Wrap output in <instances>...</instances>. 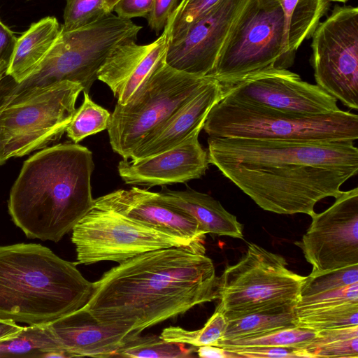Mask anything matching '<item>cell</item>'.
Returning <instances> with one entry per match:
<instances>
[{"instance_id":"obj_20","label":"cell","mask_w":358,"mask_h":358,"mask_svg":"<svg viewBox=\"0 0 358 358\" xmlns=\"http://www.w3.org/2000/svg\"><path fill=\"white\" fill-rule=\"evenodd\" d=\"M49 324L69 357H115L129 337L141 334L129 327L101 323L83 308Z\"/></svg>"},{"instance_id":"obj_33","label":"cell","mask_w":358,"mask_h":358,"mask_svg":"<svg viewBox=\"0 0 358 358\" xmlns=\"http://www.w3.org/2000/svg\"><path fill=\"white\" fill-rule=\"evenodd\" d=\"M356 282H358V264L321 274H309L306 276L301 285L299 297L337 289Z\"/></svg>"},{"instance_id":"obj_16","label":"cell","mask_w":358,"mask_h":358,"mask_svg":"<svg viewBox=\"0 0 358 358\" xmlns=\"http://www.w3.org/2000/svg\"><path fill=\"white\" fill-rule=\"evenodd\" d=\"M202 127L176 147L137 160H121L118 173L127 185L166 186L185 183L205 175L210 164L208 152L199 141Z\"/></svg>"},{"instance_id":"obj_24","label":"cell","mask_w":358,"mask_h":358,"mask_svg":"<svg viewBox=\"0 0 358 358\" xmlns=\"http://www.w3.org/2000/svg\"><path fill=\"white\" fill-rule=\"evenodd\" d=\"M0 357H69L50 324L24 327L14 338L0 344Z\"/></svg>"},{"instance_id":"obj_37","label":"cell","mask_w":358,"mask_h":358,"mask_svg":"<svg viewBox=\"0 0 358 358\" xmlns=\"http://www.w3.org/2000/svg\"><path fill=\"white\" fill-rule=\"evenodd\" d=\"M238 357H302L300 349L282 347H257L231 350Z\"/></svg>"},{"instance_id":"obj_6","label":"cell","mask_w":358,"mask_h":358,"mask_svg":"<svg viewBox=\"0 0 358 358\" xmlns=\"http://www.w3.org/2000/svg\"><path fill=\"white\" fill-rule=\"evenodd\" d=\"M203 129L209 137L355 141L358 138V116L341 109L303 115L223 97L209 111Z\"/></svg>"},{"instance_id":"obj_21","label":"cell","mask_w":358,"mask_h":358,"mask_svg":"<svg viewBox=\"0 0 358 358\" xmlns=\"http://www.w3.org/2000/svg\"><path fill=\"white\" fill-rule=\"evenodd\" d=\"M161 199L193 217L206 234L243 238V225L211 196L187 187L172 190L162 186Z\"/></svg>"},{"instance_id":"obj_34","label":"cell","mask_w":358,"mask_h":358,"mask_svg":"<svg viewBox=\"0 0 358 358\" xmlns=\"http://www.w3.org/2000/svg\"><path fill=\"white\" fill-rule=\"evenodd\" d=\"M220 0H180L166 25L169 41L182 34L194 21Z\"/></svg>"},{"instance_id":"obj_5","label":"cell","mask_w":358,"mask_h":358,"mask_svg":"<svg viewBox=\"0 0 358 358\" xmlns=\"http://www.w3.org/2000/svg\"><path fill=\"white\" fill-rule=\"evenodd\" d=\"M142 27L110 13L83 27L62 31L38 67L25 80L0 85V108L17 103L55 83L80 84L89 93L98 71L119 43L137 40Z\"/></svg>"},{"instance_id":"obj_19","label":"cell","mask_w":358,"mask_h":358,"mask_svg":"<svg viewBox=\"0 0 358 358\" xmlns=\"http://www.w3.org/2000/svg\"><path fill=\"white\" fill-rule=\"evenodd\" d=\"M224 92V86L209 76L188 101L138 144L129 159L145 158L180 144L196 129L203 127L209 111L223 98Z\"/></svg>"},{"instance_id":"obj_44","label":"cell","mask_w":358,"mask_h":358,"mask_svg":"<svg viewBox=\"0 0 358 358\" xmlns=\"http://www.w3.org/2000/svg\"><path fill=\"white\" fill-rule=\"evenodd\" d=\"M328 1H340V2H345L348 0H328Z\"/></svg>"},{"instance_id":"obj_27","label":"cell","mask_w":358,"mask_h":358,"mask_svg":"<svg viewBox=\"0 0 358 358\" xmlns=\"http://www.w3.org/2000/svg\"><path fill=\"white\" fill-rule=\"evenodd\" d=\"M301 351L302 357L358 358V325L317 331Z\"/></svg>"},{"instance_id":"obj_28","label":"cell","mask_w":358,"mask_h":358,"mask_svg":"<svg viewBox=\"0 0 358 358\" xmlns=\"http://www.w3.org/2000/svg\"><path fill=\"white\" fill-rule=\"evenodd\" d=\"M317 334L316 331L296 326L254 337L236 340L220 339L214 346L227 351L257 347H282L301 350L315 338Z\"/></svg>"},{"instance_id":"obj_11","label":"cell","mask_w":358,"mask_h":358,"mask_svg":"<svg viewBox=\"0 0 358 358\" xmlns=\"http://www.w3.org/2000/svg\"><path fill=\"white\" fill-rule=\"evenodd\" d=\"M71 241L76 264L84 265L103 261L120 264L146 252L192 243L94 206L73 228Z\"/></svg>"},{"instance_id":"obj_22","label":"cell","mask_w":358,"mask_h":358,"mask_svg":"<svg viewBox=\"0 0 358 358\" xmlns=\"http://www.w3.org/2000/svg\"><path fill=\"white\" fill-rule=\"evenodd\" d=\"M61 33L55 17L48 16L32 23L17 38L6 76L20 83L29 77L43 62Z\"/></svg>"},{"instance_id":"obj_3","label":"cell","mask_w":358,"mask_h":358,"mask_svg":"<svg viewBox=\"0 0 358 358\" xmlns=\"http://www.w3.org/2000/svg\"><path fill=\"white\" fill-rule=\"evenodd\" d=\"M92 152L60 143L26 160L10 192L9 214L29 238L59 241L92 209Z\"/></svg>"},{"instance_id":"obj_17","label":"cell","mask_w":358,"mask_h":358,"mask_svg":"<svg viewBox=\"0 0 358 358\" xmlns=\"http://www.w3.org/2000/svg\"><path fill=\"white\" fill-rule=\"evenodd\" d=\"M93 206L190 242L204 241L206 237L193 217L164 201L158 192L136 187L117 189L95 199Z\"/></svg>"},{"instance_id":"obj_18","label":"cell","mask_w":358,"mask_h":358,"mask_svg":"<svg viewBox=\"0 0 358 358\" xmlns=\"http://www.w3.org/2000/svg\"><path fill=\"white\" fill-rule=\"evenodd\" d=\"M169 43L166 27L155 41L145 45L127 40L116 45L98 71L97 80L106 84L124 105L165 56Z\"/></svg>"},{"instance_id":"obj_4","label":"cell","mask_w":358,"mask_h":358,"mask_svg":"<svg viewBox=\"0 0 358 358\" xmlns=\"http://www.w3.org/2000/svg\"><path fill=\"white\" fill-rule=\"evenodd\" d=\"M76 266L41 244L0 245V319L45 324L85 307L94 284Z\"/></svg>"},{"instance_id":"obj_42","label":"cell","mask_w":358,"mask_h":358,"mask_svg":"<svg viewBox=\"0 0 358 358\" xmlns=\"http://www.w3.org/2000/svg\"><path fill=\"white\" fill-rule=\"evenodd\" d=\"M120 0H105V8L108 13H112L115 5Z\"/></svg>"},{"instance_id":"obj_9","label":"cell","mask_w":358,"mask_h":358,"mask_svg":"<svg viewBox=\"0 0 358 358\" xmlns=\"http://www.w3.org/2000/svg\"><path fill=\"white\" fill-rule=\"evenodd\" d=\"M209 76L176 69L158 62L127 103H117L107 128L113 150L124 159L150 133L188 101Z\"/></svg>"},{"instance_id":"obj_23","label":"cell","mask_w":358,"mask_h":358,"mask_svg":"<svg viewBox=\"0 0 358 358\" xmlns=\"http://www.w3.org/2000/svg\"><path fill=\"white\" fill-rule=\"evenodd\" d=\"M285 17L287 53H294L319 24L329 6L328 0H278Z\"/></svg>"},{"instance_id":"obj_7","label":"cell","mask_w":358,"mask_h":358,"mask_svg":"<svg viewBox=\"0 0 358 358\" xmlns=\"http://www.w3.org/2000/svg\"><path fill=\"white\" fill-rule=\"evenodd\" d=\"M285 22L278 0H248L228 33L209 76L224 87L255 73L290 66Z\"/></svg>"},{"instance_id":"obj_40","label":"cell","mask_w":358,"mask_h":358,"mask_svg":"<svg viewBox=\"0 0 358 358\" xmlns=\"http://www.w3.org/2000/svg\"><path fill=\"white\" fill-rule=\"evenodd\" d=\"M23 328L13 320L0 319V344L15 338Z\"/></svg>"},{"instance_id":"obj_8","label":"cell","mask_w":358,"mask_h":358,"mask_svg":"<svg viewBox=\"0 0 358 358\" xmlns=\"http://www.w3.org/2000/svg\"><path fill=\"white\" fill-rule=\"evenodd\" d=\"M286 260L249 243L246 253L219 277L215 310L227 320L285 306H296L306 276L288 269Z\"/></svg>"},{"instance_id":"obj_14","label":"cell","mask_w":358,"mask_h":358,"mask_svg":"<svg viewBox=\"0 0 358 358\" xmlns=\"http://www.w3.org/2000/svg\"><path fill=\"white\" fill-rule=\"evenodd\" d=\"M224 96L284 113L318 115L339 110L337 100L285 69H271L224 87Z\"/></svg>"},{"instance_id":"obj_36","label":"cell","mask_w":358,"mask_h":358,"mask_svg":"<svg viewBox=\"0 0 358 358\" xmlns=\"http://www.w3.org/2000/svg\"><path fill=\"white\" fill-rule=\"evenodd\" d=\"M180 0H154L152 10L146 17L148 26L157 34L163 31Z\"/></svg>"},{"instance_id":"obj_29","label":"cell","mask_w":358,"mask_h":358,"mask_svg":"<svg viewBox=\"0 0 358 358\" xmlns=\"http://www.w3.org/2000/svg\"><path fill=\"white\" fill-rule=\"evenodd\" d=\"M195 351L185 344L169 342L160 336L136 334L129 337L117 350L115 357L147 358H185Z\"/></svg>"},{"instance_id":"obj_25","label":"cell","mask_w":358,"mask_h":358,"mask_svg":"<svg viewBox=\"0 0 358 358\" xmlns=\"http://www.w3.org/2000/svg\"><path fill=\"white\" fill-rule=\"evenodd\" d=\"M295 306L267 310L227 320L221 340H236L260 336L281 329L296 327Z\"/></svg>"},{"instance_id":"obj_43","label":"cell","mask_w":358,"mask_h":358,"mask_svg":"<svg viewBox=\"0 0 358 358\" xmlns=\"http://www.w3.org/2000/svg\"><path fill=\"white\" fill-rule=\"evenodd\" d=\"M6 76L5 72H0V83H1L2 80Z\"/></svg>"},{"instance_id":"obj_13","label":"cell","mask_w":358,"mask_h":358,"mask_svg":"<svg viewBox=\"0 0 358 358\" xmlns=\"http://www.w3.org/2000/svg\"><path fill=\"white\" fill-rule=\"evenodd\" d=\"M335 199L324 211L310 216L308 230L294 243L312 266L310 275L358 264V188Z\"/></svg>"},{"instance_id":"obj_32","label":"cell","mask_w":358,"mask_h":358,"mask_svg":"<svg viewBox=\"0 0 358 358\" xmlns=\"http://www.w3.org/2000/svg\"><path fill=\"white\" fill-rule=\"evenodd\" d=\"M62 31H73L92 24L110 13L105 0H66Z\"/></svg>"},{"instance_id":"obj_10","label":"cell","mask_w":358,"mask_h":358,"mask_svg":"<svg viewBox=\"0 0 358 358\" xmlns=\"http://www.w3.org/2000/svg\"><path fill=\"white\" fill-rule=\"evenodd\" d=\"M82 85L55 83L17 103L0 108V166L57 141L76 110Z\"/></svg>"},{"instance_id":"obj_2","label":"cell","mask_w":358,"mask_h":358,"mask_svg":"<svg viewBox=\"0 0 358 358\" xmlns=\"http://www.w3.org/2000/svg\"><path fill=\"white\" fill-rule=\"evenodd\" d=\"M204 241L144 252L93 282L84 309L99 322L145 329L218 299L219 277Z\"/></svg>"},{"instance_id":"obj_35","label":"cell","mask_w":358,"mask_h":358,"mask_svg":"<svg viewBox=\"0 0 358 358\" xmlns=\"http://www.w3.org/2000/svg\"><path fill=\"white\" fill-rule=\"evenodd\" d=\"M358 302V282L299 298L297 306L315 307Z\"/></svg>"},{"instance_id":"obj_41","label":"cell","mask_w":358,"mask_h":358,"mask_svg":"<svg viewBox=\"0 0 358 358\" xmlns=\"http://www.w3.org/2000/svg\"><path fill=\"white\" fill-rule=\"evenodd\" d=\"M196 352L200 357L220 358L238 357L236 354L228 352L221 348L213 345L197 347Z\"/></svg>"},{"instance_id":"obj_38","label":"cell","mask_w":358,"mask_h":358,"mask_svg":"<svg viewBox=\"0 0 358 358\" xmlns=\"http://www.w3.org/2000/svg\"><path fill=\"white\" fill-rule=\"evenodd\" d=\"M154 0H120L115 5L113 11L120 17L131 18L146 17L150 13Z\"/></svg>"},{"instance_id":"obj_15","label":"cell","mask_w":358,"mask_h":358,"mask_svg":"<svg viewBox=\"0 0 358 358\" xmlns=\"http://www.w3.org/2000/svg\"><path fill=\"white\" fill-rule=\"evenodd\" d=\"M248 0H220L169 41L165 61L179 71L209 76L234 20Z\"/></svg>"},{"instance_id":"obj_12","label":"cell","mask_w":358,"mask_h":358,"mask_svg":"<svg viewBox=\"0 0 358 358\" xmlns=\"http://www.w3.org/2000/svg\"><path fill=\"white\" fill-rule=\"evenodd\" d=\"M312 36L316 85L343 105L357 110V7H335Z\"/></svg>"},{"instance_id":"obj_30","label":"cell","mask_w":358,"mask_h":358,"mask_svg":"<svg viewBox=\"0 0 358 358\" xmlns=\"http://www.w3.org/2000/svg\"><path fill=\"white\" fill-rule=\"evenodd\" d=\"M83 94V103L76 109L66 129L67 136L75 143L107 129L110 118L111 113L94 103L88 93Z\"/></svg>"},{"instance_id":"obj_1","label":"cell","mask_w":358,"mask_h":358,"mask_svg":"<svg viewBox=\"0 0 358 358\" xmlns=\"http://www.w3.org/2000/svg\"><path fill=\"white\" fill-rule=\"evenodd\" d=\"M210 164L264 210L311 216L315 204L338 197L358 172L352 141H301L209 137Z\"/></svg>"},{"instance_id":"obj_31","label":"cell","mask_w":358,"mask_h":358,"mask_svg":"<svg viewBox=\"0 0 358 358\" xmlns=\"http://www.w3.org/2000/svg\"><path fill=\"white\" fill-rule=\"evenodd\" d=\"M227 320L218 310H215L204 326L197 330H187L180 327L171 326L163 329L160 337L164 341L190 345L193 347L213 345L222 338Z\"/></svg>"},{"instance_id":"obj_39","label":"cell","mask_w":358,"mask_h":358,"mask_svg":"<svg viewBox=\"0 0 358 358\" xmlns=\"http://www.w3.org/2000/svg\"><path fill=\"white\" fill-rule=\"evenodd\" d=\"M17 38L0 20V72H6L10 65Z\"/></svg>"},{"instance_id":"obj_26","label":"cell","mask_w":358,"mask_h":358,"mask_svg":"<svg viewBox=\"0 0 358 358\" xmlns=\"http://www.w3.org/2000/svg\"><path fill=\"white\" fill-rule=\"evenodd\" d=\"M294 312L296 327L316 331L358 325V302L315 307L295 306Z\"/></svg>"}]
</instances>
